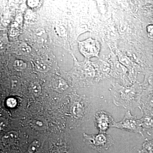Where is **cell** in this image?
Here are the masks:
<instances>
[{"label":"cell","instance_id":"7a4b0ae2","mask_svg":"<svg viewBox=\"0 0 153 153\" xmlns=\"http://www.w3.org/2000/svg\"><path fill=\"white\" fill-rule=\"evenodd\" d=\"M84 134V137L88 143L98 151H102L107 149L113 143L111 137L105 134H100L96 135Z\"/></svg>","mask_w":153,"mask_h":153},{"label":"cell","instance_id":"52a82bcc","mask_svg":"<svg viewBox=\"0 0 153 153\" xmlns=\"http://www.w3.org/2000/svg\"><path fill=\"white\" fill-rule=\"evenodd\" d=\"M7 104L9 107L14 108L16 105V100L14 98H10L7 100Z\"/></svg>","mask_w":153,"mask_h":153},{"label":"cell","instance_id":"5b68a950","mask_svg":"<svg viewBox=\"0 0 153 153\" xmlns=\"http://www.w3.org/2000/svg\"><path fill=\"white\" fill-rule=\"evenodd\" d=\"M97 127L102 132H104L107 130L111 125L113 119L109 114L105 112L99 113L96 118Z\"/></svg>","mask_w":153,"mask_h":153},{"label":"cell","instance_id":"277c9868","mask_svg":"<svg viewBox=\"0 0 153 153\" xmlns=\"http://www.w3.org/2000/svg\"><path fill=\"white\" fill-rule=\"evenodd\" d=\"M81 51L87 57H98L100 51V46L98 41L90 39L81 44Z\"/></svg>","mask_w":153,"mask_h":153},{"label":"cell","instance_id":"4fadbf2b","mask_svg":"<svg viewBox=\"0 0 153 153\" xmlns=\"http://www.w3.org/2000/svg\"><path fill=\"white\" fill-rule=\"evenodd\" d=\"M150 12L151 14L153 16V7L151 8Z\"/></svg>","mask_w":153,"mask_h":153},{"label":"cell","instance_id":"3957f363","mask_svg":"<svg viewBox=\"0 0 153 153\" xmlns=\"http://www.w3.org/2000/svg\"><path fill=\"white\" fill-rule=\"evenodd\" d=\"M112 126L136 132L141 131L140 122L132 116L129 111L126 114L123 120L118 123H114Z\"/></svg>","mask_w":153,"mask_h":153},{"label":"cell","instance_id":"ba28073f","mask_svg":"<svg viewBox=\"0 0 153 153\" xmlns=\"http://www.w3.org/2000/svg\"><path fill=\"white\" fill-rule=\"evenodd\" d=\"M147 32L149 38L153 40V25H148L147 27Z\"/></svg>","mask_w":153,"mask_h":153},{"label":"cell","instance_id":"7c38bea8","mask_svg":"<svg viewBox=\"0 0 153 153\" xmlns=\"http://www.w3.org/2000/svg\"><path fill=\"white\" fill-rule=\"evenodd\" d=\"M148 81H149V83L150 85L153 87V75L149 76L148 79Z\"/></svg>","mask_w":153,"mask_h":153},{"label":"cell","instance_id":"8fae6325","mask_svg":"<svg viewBox=\"0 0 153 153\" xmlns=\"http://www.w3.org/2000/svg\"><path fill=\"white\" fill-rule=\"evenodd\" d=\"M25 63H23V61L19 60L16 62V66L19 68H24L25 67Z\"/></svg>","mask_w":153,"mask_h":153},{"label":"cell","instance_id":"8992f818","mask_svg":"<svg viewBox=\"0 0 153 153\" xmlns=\"http://www.w3.org/2000/svg\"><path fill=\"white\" fill-rule=\"evenodd\" d=\"M32 90L35 94H39L41 91V88L38 83H34L32 84Z\"/></svg>","mask_w":153,"mask_h":153},{"label":"cell","instance_id":"6da1fadb","mask_svg":"<svg viewBox=\"0 0 153 153\" xmlns=\"http://www.w3.org/2000/svg\"><path fill=\"white\" fill-rule=\"evenodd\" d=\"M117 91L114 94L115 102L118 105L125 107L134 106L137 104L139 95V88L133 87L117 88Z\"/></svg>","mask_w":153,"mask_h":153},{"label":"cell","instance_id":"9c48e42d","mask_svg":"<svg viewBox=\"0 0 153 153\" xmlns=\"http://www.w3.org/2000/svg\"><path fill=\"white\" fill-rule=\"evenodd\" d=\"M38 142L35 141L32 143V144L30 145V147L29 148V151L30 152H33L36 150V149L38 148Z\"/></svg>","mask_w":153,"mask_h":153},{"label":"cell","instance_id":"30bf717a","mask_svg":"<svg viewBox=\"0 0 153 153\" xmlns=\"http://www.w3.org/2000/svg\"><path fill=\"white\" fill-rule=\"evenodd\" d=\"M146 148L150 152L153 153V140L147 143L146 144Z\"/></svg>","mask_w":153,"mask_h":153}]
</instances>
